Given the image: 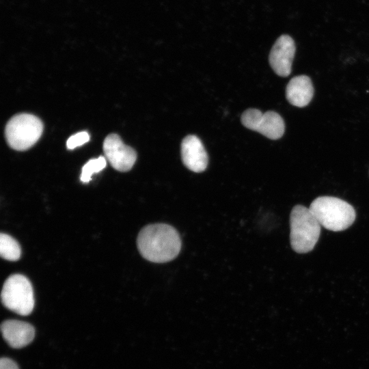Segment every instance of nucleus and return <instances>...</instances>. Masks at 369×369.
<instances>
[{"instance_id":"f257e3e1","label":"nucleus","mask_w":369,"mask_h":369,"mask_svg":"<svg viewBox=\"0 0 369 369\" xmlns=\"http://www.w3.org/2000/svg\"><path fill=\"white\" fill-rule=\"evenodd\" d=\"M137 243L142 257L155 263L172 260L181 249V239L178 231L165 223L145 226L138 234Z\"/></svg>"},{"instance_id":"f03ea898","label":"nucleus","mask_w":369,"mask_h":369,"mask_svg":"<svg viewBox=\"0 0 369 369\" xmlns=\"http://www.w3.org/2000/svg\"><path fill=\"white\" fill-rule=\"evenodd\" d=\"M309 209L320 226L334 232L347 229L356 217L354 208L336 197H318L311 203Z\"/></svg>"},{"instance_id":"7ed1b4c3","label":"nucleus","mask_w":369,"mask_h":369,"mask_svg":"<svg viewBox=\"0 0 369 369\" xmlns=\"http://www.w3.org/2000/svg\"><path fill=\"white\" fill-rule=\"evenodd\" d=\"M290 245L299 254L312 251L320 234V224L309 208L303 205H296L290 217Z\"/></svg>"},{"instance_id":"20e7f679","label":"nucleus","mask_w":369,"mask_h":369,"mask_svg":"<svg viewBox=\"0 0 369 369\" xmlns=\"http://www.w3.org/2000/svg\"><path fill=\"white\" fill-rule=\"evenodd\" d=\"M43 132V124L37 116L19 113L7 123L5 135L9 146L16 150H25L33 146Z\"/></svg>"},{"instance_id":"39448f33","label":"nucleus","mask_w":369,"mask_h":369,"mask_svg":"<svg viewBox=\"0 0 369 369\" xmlns=\"http://www.w3.org/2000/svg\"><path fill=\"white\" fill-rule=\"evenodd\" d=\"M1 298L5 308L19 315L27 316L34 308L32 285L29 279L21 274L12 275L5 281Z\"/></svg>"},{"instance_id":"423d86ee","label":"nucleus","mask_w":369,"mask_h":369,"mask_svg":"<svg viewBox=\"0 0 369 369\" xmlns=\"http://www.w3.org/2000/svg\"><path fill=\"white\" fill-rule=\"evenodd\" d=\"M241 122L246 128L271 139H279L285 131L282 118L273 111L262 113L256 109H249L243 113Z\"/></svg>"},{"instance_id":"0eeeda50","label":"nucleus","mask_w":369,"mask_h":369,"mask_svg":"<svg viewBox=\"0 0 369 369\" xmlns=\"http://www.w3.org/2000/svg\"><path fill=\"white\" fill-rule=\"evenodd\" d=\"M103 150L111 165L119 172L131 169L137 159L135 150L125 145L115 133L106 137L103 142Z\"/></svg>"},{"instance_id":"6e6552de","label":"nucleus","mask_w":369,"mask_h":369,"mask_svg":"<svg viewBox=\"0 0 369 369\" xmlns=\"http://www.w3.org/2000/svg\"><path fill=\"white\" fill-rule=\"evenodd\" d=\"M295 44L288 35H282L273 44L269 54V63L273 71L280 77H288L291 72L295 54Z\"/></svg>"},{"instance_id":"1a4fd4ad","label":"nucleus","mask_w":369,"mask_h":369,"mask_svg":"<svg viewBox=\"0 0 369 369\" xmlns=\"http://www.w3.org/2000/svg\"><path fill=\"white\" fill-rule=\"evenodd\" d=\"M181 157L184 165L192 172H204L208 165V154L200 139L187 135L181 144Z\"/></svg>"},{"instance_id":"9d476101","label":"nucleus","mask_w":369,"mask_h":369,"mask_svg":"<svg viewBox=\"0 0 369 369\" xmlns=\"http://www.w3.org/2000/svg\"><path fill=\"white\" fill-rule=\"evenodd\" d=\"M1 331L5 342L12 348H20L30 344L35 336V329L29 323L7 320L1 325Z\"/></svg>"},{"instance_id":"9b49d317","label":"nucleus","mask_w":369,"mask_h":369,"mask_svg":"<svg viewBox=\"0 0 369 369\" xmlns=\"http://www.w3.org/2000/svg\"><path fill=\"white\" fill-rule=\"evenodd\" d=\"M314 95V87L310 78L299 75L292 78L286 88L288 101L295 107H303L311 101Z\"/></svg>"},{"instance_id":"f8f14e48","label":"nucleus","mask_w":369,"mask_h":369,"mask_svg":"<svg viewBox=\"0 0 369 369\" xmlns=\"http://www.w3.org/2000/svg\"><path fill=\"white\" fill-rule=\"evenodd\" d=\"M0 254L8 260L16 261L20 258L21 249L18 243L11 236L1 233Z\"/></svg>"},{"instance_id":"ddd939ff","label":"nucleus","mask_w":369,"mask_h":369,"mask_svg":"<svg viewBox=\"0 0 369 369\" xmlns=\"http://www.w3.org/2000/svg\"><path fill=\"white\" fill-rule=\"evenodd\" d=\"M106 165V159L103 156L88 161L82 167L80 176L81 181L83 182H90L92 176L103 169Z\"/></svg>"},{"instance_id":"4468645a","label":"nucleus","mask_w":369,"mask_h":369,"mask_svg":"<svg viewBox=\"0 0 369 369\" xmlns=\"http://www.w3.org/2000/svg\"><path fill=\"white\" fill-rule=\"evenodd\" d=\"M90 140L88 133L82 131L77 133L68 138L66 142L68 149L72 150L77 147L83 145Z\"/></svg>"},{"instance_id":"2eb2a0df","label":"nucleus","mask_w":369,"mask_h":369,"mask_svg":"<svg viewBox=\"0 0 369 369\" xmlns=\"http://www.w3.org/2000/svg\"><path fill=\"white\" fill-rule=\"evenodd\" d=\"M0 369H19L16 363L8 357H2L0 360Z\"/></svg>"}]
</instances>
